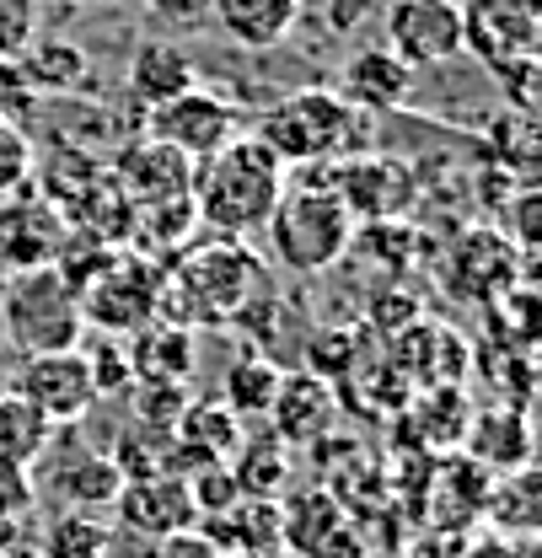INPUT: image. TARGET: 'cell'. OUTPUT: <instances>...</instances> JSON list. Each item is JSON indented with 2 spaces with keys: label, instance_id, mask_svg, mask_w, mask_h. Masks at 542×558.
Listing matches in <instances>:
<instances>
[{
  "label": "cell",
  "instance_id": "5b68a950",
  "mask_svg": "<svg viewBox=\"0 0 542 558\" xmlns=\"http://www.w3.org/2000/svg\"><path fill=\"white\" fill-rule=\"evenodd\" d=\"M0 328L11 333V344H22L27 354H49V349H70L81 333V295L70 290L60 269H27L5 290L0 306Z\"/></svg>",
  "mask_w": 542,
  "mask_h": 558
},
{
  "label": "cell",
  "instance_id": "f546056e",
  "mask_svg": "<svg viewBox=\"0 0 542 558\" xmlns=\"http://www.w3.org/2000/svg\"><path fill=\"white\" fill-rule=\"evenodd\" d=\"M5 81H11V65H5V60H0V86H5Z\"/></svg>",
  "mask_w": 542,
  "mask_h": 558
},
{
  "label": "cell",
  "instance_id": "7402d4cb",
  "mask_svg": "<svg viewBox=\"0 0 542 558\" xmlns=\"http://www.w3.org/2000/svg\"><path fill=\"white\" fill-rule=\"evenodd\" d=\"M49 446H55V424L38 414L27 398L0 392V462L27 468V462H38Z\"/></svg>",
  "mask_w": 542,
  "mask_h": 558
},
{
  "label": "cell",
  "instance_id": "9a60e30c",
  "mask_svg": "<svg viewBox=\"0 0 542 558\" xmlns=\"http://www.w3.org/2000/svg\"><path fill=\"white\" fill-rule=\"evenodd\" d=\"M339 97L354 113H393L413 97V70L393 49H354L344 65Z\"/></svg>",
  "mask_w": 542,
  "mask_h": 558
},
{
  "label": "cell",
  "instance_id": "7a4b0ae2",
  "mask_svg": "<svg viewBox=\"0 0 542 558\" xmlns=\"http://www.w3.org/2000/svg\"><path fill=\"white\" fill-rule=\"evenodd\" d=\"M269 247L290 275H328L354 247V215L323 183H296L269 215Z\"/></svg>",
  "mask_w": 542,
  "mask_h": 558
},
{
  "label": "cell",
  "instance_id": "7c38bea8",
  "mask_svg": "<svg viewBox=\"0 0 542 558\" xmlns=\"http://www.w3.org/2000/svg\"><path fill=\"white\" fill-rule=\"evenodd\" d=\"M113 178H119V194L135 209L172 205V199H189V194H194V161L150 135H140L135 145L119 150Z\"/></svg>",
  "mask_w": 542,
  "mask_h": 558
},
{
  "label": "cell",
  "instance_id": "4fadbf2b",
  "mask_svg": "<svg viewBox=\"0 0 542 558\" xmlns=\"http://www.w3.org/2000/svg\"><path fill=\"white\" fill-rule=\"evenodd\" d=\"M113 515H119L130 532H140V537L194 532V521H200L194 494H189V478H178V473H156V478L124 484L119 499H113Z\"/></svg>",
  "mask_w": 542,
  "mask_h": 558
},
{
  "label": "cell",
  "instance_id": "3957f363",
  "mask_svg": "<svg viewBox=\"0 0 542 558\" xmlns=\"http://www.w3.org/2000/svg\"><path fill=\"white\" fill-rule=\"evenodd\" d=\"M354 119L360 113L334 86H301L258 119V140L279 156V167H323L354 140Z\"/></svg>",
  "mask_w": 542,
  "mask_h": 558
},
{
  "label": "cell",
  "instance_id": "30bf717a",
  "mask_svg": "<svg viewBox=\"0 0 542 558\" xmlns=\"http://www.w3.org/2000/svg\"><path fill=\"white\" fill-rule=\"evenodd\" d=\"M328 172V194H339V205L354 220H398L413 205V172L404 161H387V156H354V161H328L317 167Z\"/></svg>",
  "mask_w": 542,
  "mask_h": 558
},
{
  "label": "cell",
  "instance_id": "52a82bcc",
  "mask_svg": "<svg viewBox=\"0 0 542 558\" xmlns=\"http://www.w3.org/2000/svg\"><path fill=\"white\" fill-rule=\"evenodd\" d=\"M462 11V54L489 70L538 60V0H457Z\"/></svg>",
  "mask_w": 542,
  "mask_h": 558
},
{
  "label": "cell",
  "instance_id": "5bb4252c",
  "mask_svg": "<svg viewBox=\"0 0 542 558\" xmlns=\"http://www.w3.org/2000/svg\"><path fill=\"white\" fill-rule=\"evenodd\" d=\"M334 414H339V409H334V387H328L323 376H312V371H296V376H285L279 392H274L269 435L285 440V446H317V440L328 435Z\"/></svg>",
  "mask_w": 542,
  "mask_h": 558
},
{
  "label": "cell",
  "instance_id": "9c48e42d",
  "mask_svg": "<svg viewBox=\"0 0 542 558\" xmlns=\"http://www.w3.org/2000/svg\"><path fill=\"white\" fill-rule=\"evenodd\" d=\"M382 27H387V49L408 70L446 65V60L462 54V11H457V0H393Z\"/></svg>",
  "mask_w": 542,
  "mask_h": 558
},
{
  "label": "cell",
  "instance_id": "6da1fadb",
  "mask_svg": "<svg viewBox=\"0 0 542 558\" xmlns=\"http://www.w3.org/2000/svg\"><path fill=\"white\" fill-rule=\"evenodd\" d=\"M285 189H290V178L258 135H237L226 150H215L209 161L194 167V209L220 236L264 231Z\"/></svg>",
  "mask_w": 542,
  "mask_h": 558
},
{
  "label": "cell",
  "instance_id": "83f0119b",
  "mask_svg": "<svg viewBox=\"0 0 542 558\" xmlns=\"http://www.w3.org/2000/svg\"><path fill=\"white\" fill-rule=\"evenodd\" d=\"M145 11L156 22H167V27H204L215 0H145Z\"/></svg>",
  "mask_w": 542,
  "mask_h": 558
},
{
  "label": "cell",
  "instance_id": "d6986e66",
  "mask_svg": "<svg viewBox=\"0 0 542 558\" xmlns=\"http://www.w3.org/2000/svg\"><path fill=\"white\" fill-rule=\"evenodd\" d=\"M172 440L189 446L204 462H231V451L242 446V418L226 403H189L183 418L172 424Z\"/></svg>",
  "mask_w": 542,
  "mask_h": 558
},
{
  "label": "cell",
  "instance_id": "1f68e13d",
  "mask_svg": "<svg viewBox=\"0 0 542 558\" xmlns=\"http://www.w3.org/2000/svg\"><path fill=\"white\" fill-rule=\"evenodd\" d=\"M0 124H5V113H0Z\"/></svg>",
  "mask_w": 542,
  "mask_h": 558
},
{
  "label": "cell",
  "instance_id": "603a6c76",
  "mask_svg": "<svg viewBox=\"0 0 542 558\" xmlns=\"http://www.w3.org/2000/svg\"><path fill=\"white\" fill-rule=\"evenodd\" d=\"M113 554V526L92 510H60L44 537H38V558H108Z\"/></svg>",
  "mask_w": 542,
  "mask_h": 558
},
{
  "label": "cell",
  "instance_id": "e0dca14e",
  "mask_svg": "<svg viewBox=\"0 0 542 558\" xmlns=\"http://www.w3.org/2000/svg\"><path fill=\"white\" fill-rule=\"evenodd\" d=\"M209 22H215L237 49L264 54V49H279V44L296 33L301 0H215Z\"/></svg>",
  "mask_w": 542,
  "mask_h": 558
},
{
  "label": "cell",
  "instance_id": "ffe728a7",
  "mask_svg": "<svg viewBox=\"0 0 542 558\" xmlns=\"http://www.w3.org/2000/svg\"><path fill=\"white\" fill-rule=\"evenodd\" d=\"M226 468H231L242 499H279V488L290 478V451H285V440H274V435H253V440H242V446L231 451Z\"/></svg>",
  "mask_w": 542,
  "mask_h": 558
},
{
  "label": "cell",
  "instance_id": "8992f818",
  "mask_svg": "<svg viewBox=\"0 0 542 558\" xmlns=\"http://www.w3.org/2000/svg\"><path fill=\"white\" fill-rule=\"evenodd\" d=\"M145 135L172 145L178 156H189V161L200 167V161H209L215 150H226L231 140L242 135V124H237V108H231L226 97L194 86V92H183V97L150 108V113H145Z\"/></svg>",
  "mask_w": 542,
  "mask_h": 558
},
{
  "label": "cell",
  "instance_id": "4dcf8cb0",
  "mask_svg": "<svg viewBox=\"0 0 542 558\" xmlns=\"http://www.w3.org/2000/svg\"><path fill=\"white\" fill-rule=\"evenodd\" d=\"M5 558H38V554H5Z\"/></svg>",
  "mask_w": 542,
  "mask_h": 558
},
{
  "label": "cell",
  "instance_id": "ac0fdd59",
  "mask_svg": "<svg viewBox=\"0 0 542 558\" xmlns=\"http://www.w3.org/2000/svg\"><path fill=\"white\" fill-rule=\"evenodd\" d=\"M11 70H16L22 81H33L38 92H75V86H86L92 60H86V49L70 44V38H33Z\"/></svg>",
  "mask_w": 542,
  "mask_h": 558
},
{
  "label": "cell",
  "instance_id": "cb8c5ba5",
  "mask_svg": "<svg viewBox=\"0 0 542 558\" xmlns=\"http://www.w3.org/2000/svg\"><path fill=\"white\" fill-rule=\"evenodd\" d=\"M55 488L70 499V510H113L124 478H119V468L103 451H75L65 468H60Z\"/></svg>",
  "mask_w": 542,
  "mask_h": 558
},
{
  "label": "cell",
  "instance_id": "4316f807",
  "mask_svg": "<svg viewBox=\"0 0 542 558\" xmlns=\"http://www.w3.org/2000/svg\"><path fill=\"white\" fill-rule=\"evenodd\" d=\"M33 172V145L16 124H0V194H16Z\"/></svg>",
  "mask_w": 542,
  "mask_h": 558
},
{
  "label": "cell",
  "instance_id": "f1b7e54d",
  "mask_svg": "<svg viewBox=\"0 0 542 558\" xmlns=\"http://www.w3.org/2000/svg\"><path fill=\"white\" fill-rule=\"evenodd\" d=\"M145 558H220V554L204 543V532H172V537H150Z\"/></svg>",
  "mask_w": 542,
  "mask_h": 558
},
{
  "label": "cell",
  "instance_id": "484cf974",
  "mask_svg": "<svg viewBox=\"0 0 542 558\" xmlns=\"http://www.w3.org/2000/svg\"><path fill=\"white\" fill-rule=\"evenodd\" d=\"M33 27H38V0H0V60L16 65L22 49L33 44Z\"/></svg>",
  "mask_w": 542,
  "mask_h": 558
},
{
  "label": "cell",
  "instance_id": "ba28073f",
  "mask_svg": "<svg viewBox=\"0 0 542 558\" xmlns=\"http://www.w3.org/2000/svg\"><path fill=\"white\" fill-rule=\"evenodd\" d=\"M16 398H27L49 424H75L97 403V381L81 349H49V354H27L16 371Z\"/></svg>",
  "mask_w": 542,
  "mask_h": 558
},
{
  "label": "cell",
  "instance_id": "8fae6325",
  "mask_svg": "<svg viewBox=\"0 0 542 558\" xmlns=\"http://www.w3.org/2000/svg\"><path fill=\"white\" fill-rule=\"evenodd\" d=\"M156 284L161 279L150 275V269H140L135 258L130 264H108L103 275L81 290V323L108 328V333H140V328H150V317L161 306Z\"/></svg>",
  "mask_w": 542,
  "mask_h": 558
},
{
  "label": "cell",
  "instance_id": "d4e9b609",
  "mask_svg": "<svg viewBox=\"0 0 542 558\" xmlns=\"http://www.w3.org/2000/svg\"><path fill=\"white\" fill-rule=\"evenodd\" d=\"M279 381H285V371H279L274 360L248 354V360H237V365L226 371V398H220V403L237 418H269Z\"/></svg>",
  "mask_w": 542,
  "mask_h": 558
},
{
  "label": "cell",
  "instance_id": "2e32d148",
  "mask_svg": "<svg viewBox=\"0 0 542 558\" xmlns=\"http://www.w3.org/2000/svg\"><path fill=\"white\" fill-rule=\"evenodd\" d=\"M194 86H200V65L172 38H145L135 54H130V97H135L145 113L161 108V102H172V97H183V92H194Z\"/></svg>",
  "mask_w": 542,
  "mask_h": 558
},
{
  "label": "cell",
  "instance_id": "44dd1931",
  "mask_svg": "<svg viewBox=\"0 0 542 558\" xmlns=\"http://www.w3.org/2000/svg\"><path fill=\"white\" fill-rule=\"evenodd\" d=\"M130 365H135V381H189L194 376V344H189V328H140V344L130 349Z\"/></svg>",
  "mask_w": 542,
  "mask_h": 558
},
{
  "label": "cell",
  "instance_id": "277c9868",
  "mask_svg": "<svg viewBox=\"0 0 542 558\" xmlns=\"http://www.w3.org/2000/svg\"><path fill=\"white\" fill-rule=\"evenodd\" d=\"M264 279V269L253 264L248 247L237 242H215V247H200L178 264V275L167 284H156V295H172V301H189L183 306V323L189 317H204V323H220V317H242L248 306V290Z\"/></svg>",
  "mask_w": 542,
  "mask_h": 558
}]
</instances>
